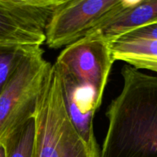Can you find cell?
Here are the masks:
<instances>
[{
  "label": "cell",
  "mask_w": 157,
  "mask_h": 157,
  "mask_svg": "<svg viewBox=\"0 0 157 157\" xmlns=\"http://www.w3.org/2000/svg\"><path fill=\"white\" fill-rule=\"evenodd\" d=\"M133 0H63L45 31L52 49L67 47L105 24L130 6Z\"/></svg>",
  "instance_id": "277c9868"
},
{
  "label": "cell",
  "mask_w": 157,
  "mask_h": 157,
  "mask_svg": "<svg viewBox=\"0 0 157 157\" xmlns=\"http://www.w3.org/2000/svg\"><path fill=\"white\" fill-rule=\"evenodd\" d=\"M156 18L157 0H133L122 12L87 35H94L110 44Z\"/></svg>",
  "instance_id": "9c48e42d"
},
{
  "label": "cell",
  "mask_w": 157,
  "mask_h": 157,
  "mask_svg": "<svg viewBox=\"0 0 157 157\" xmlns=\"http://www.w3.org/2000/svg\"><path fill=\"white\" fill-rule=\"evenodd\" d=\"M32 157H99L75 128L67 112L61 78L52 64L32 115Z\"/></svg>",
  "instance_id": "7a4b0ae2"
},
{
  "label": "cell",
  "mask_w": 157,
  "mask_h": 157,
  "mask_svg": "<svg viewBox=\"0 0 157 157\" xmlns=\"http://www.w3.org/2000/svg\"><path fill=\"white\" fill-rule=\"evenodd\" d=\"M38 48L21 62L0 94V144L6 147L32 120L52 64Z\"/></svg>",
  "instance_id": "3957f363"
},
{
  "label": "cell",
  "mask_w": 157,
  "mask_h": 157,
  "mask_svg": "<svg viewBox=\"0 0 157 157\" xmlns=\"http://www.w3.org/2000/svg\"><path fill=\"white\" fill-rule=\"evenodd\" d=\"M45 35L31 23L22 0H0V42L40 45Z\"/></svg>",
  "instance_id": "ba28073f"
},
{
  "label": "cell",
  "mask_w": 157,
  "mask_h": 157,
  "mask_svg": "<svg viewBox=\"0 0 157 157\" xmlns=\"http://www.w3.org/2000/svg\"><path fill=\"white\" fill-rule=\"evenodd\" d=\"M115 61L157 73V18L110 43Z\"/></svg>",
  "instance_id": "8992f818"
},
{
  "label": "cell",
  "mask_w": 157,
  "mask_h": 157,
  "mask_svg": "<svg viewBox=\"0 0 157 157\" xmlns=\"http://www.w3.org/2000/svg\"><path fill=\"white\" fill-rule=\"evenodd\" d=\"M114 61L110 43L87 35L63 49L54 65L61 79L91 89L101 107Z\"/></svg>",
  "instance_id": "5b68a950"
},
{
  "label": "cell",
  "mask_w": 157,
  "mask_h": 157,
  "mask_svg": "<svg viewBox=\"0 0 157 157\" xmlns=\"http://www.w3.org/2000/svg\"><path fill=\"white\" fill-rule=\"evenodd\" d=\"M0 157H6V151L4 146L0 144Z\"/></svg>",
  "instance_id": "7c38bea8"
},
{
  "label": "cell",
  "mask_w": 157,
  "mask_h": 157,
  "mask_svg": "<svg viewBox=\"0 0 157 157\" xmlns=\"http://www.w3.org/2000/svg\"><path fill=\"white\" fill-rule=\"evenodd\" d=\"M61 78V77H60ZM63 94L67 112L75 128L92 147H98L94 131V117L100 107L91 89L61 79Z\"/></svg>",
  "instance_id": "52a82bcc"
},
{
  "label": "cell",
  "mask_w": 157,
  "mask_h": 157,
  "mask_svg": "<svg viewBox=\"0 0 157 157\" xmlns=\"http://www.w3.org/2000/svg\"><path fill=\"white\" fill-rule=\"evenodd\" d=\"M99 157H157V76L125 64Z\"/></svg>",
  "instance_id": "6da1fadb"
},
{
  "label": "cell",
  "mask_w": 157,
  "mask_h": 157,
  "mask_svg": "<svg viewBox=\"0 0 157 157\" xmlns=\"http://www.w3.org/2000/svg\"><path fill=\"white\" fill-rule=\"evenodd\" d=\"M34 123L31 121L5 148L6 157H32Z\"/></svg>",
  "instance_id": "8fae6325"
},
{
  "label": "cell",
  "mask_w": 157,
  "mask_h": 157,
  "mask_svg": "<svg viewBox=\"0 0 157 157\" xmlns=\"http://www.w3.org/2000/svg\"><path fill=\"white\" fill-rule=\"evenodd\" d=\"M39 47L0 42V94L21 61Z\"/></svg>",
  "instance_id": "30bf717a"
}]
</instances>
